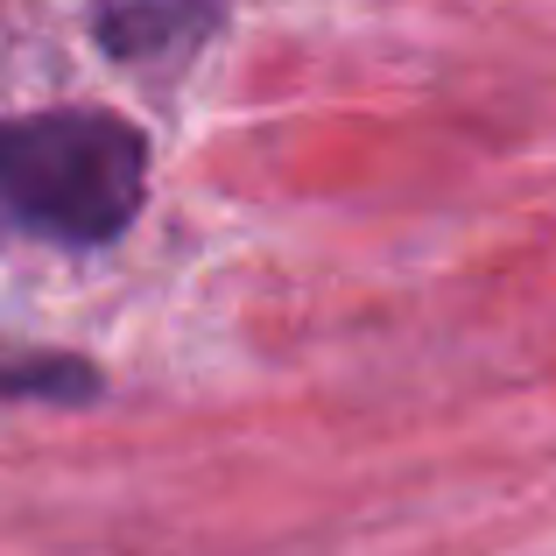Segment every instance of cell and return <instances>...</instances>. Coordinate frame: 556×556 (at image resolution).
Listing matches in <instances>:
<instances>
[{
	"mask_svg": "<svg viewBox=\"0 0 556 556\" xmlns=\"http://www.w3.org/2000/svg\"><path fill=\"white\" fill-rule=\"evenodd\" d=\"M218 22V0H106L99 8V42L127 64L141 56H177Z\"/></svg>",
	"mask_w": 556,
	"mask_h": 556,
	"instance_id": "2",
	"label": "cell"
},
{
	"mask_svg": "<svg viewBox=\"0 0 556 556\" xmlns=\"http://www.w3.org/2000/svg\"><path fill=\"white\" fill-rule=\"evenodd\" d=\"M106 394V374L78 353H0V402H50L85 408Z\"/></svg>",
	"mask_w": 556,
	"mask_h": 556,
	"instance_id": "3",
	"label": "cell"
},
{
	"mask_svg": "<svg viewBox=\"0 0 556 556\" xmlns=\"http://www.w3.org/2000/svg\"><path fill=\"white\" fill-rule=\"evenodd\" d=\"M149 204V135L113 106L0 113V218L64 254H99Z\"/></svg>",
	"mask_w": 556,
	"mask_h": 556,
	"instance_id": "1",
	"label": "cell"
}]
</instances>
